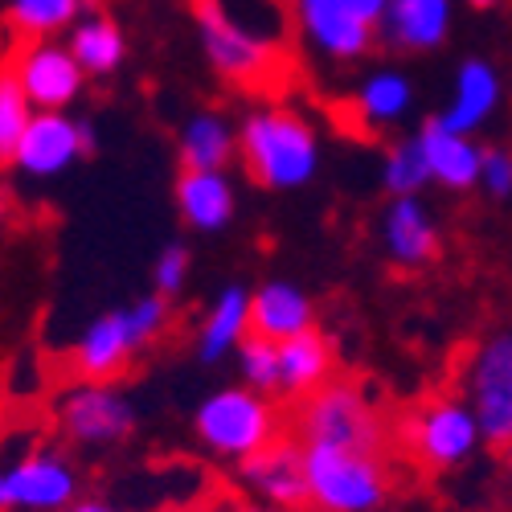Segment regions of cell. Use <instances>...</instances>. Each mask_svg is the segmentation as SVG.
<instances>
[{
    "label": "cell",
    "mask_w": 512,
    "mask_h": 512,
    "mask_svg": "<svg viewBox=\"0 0 512 512\" xmlns=\"http://www.w3.org/2000/svg\"><path fill=\"white\" fill-rule=\"evenodd\" d=\"M189 267H193L189 246L185 242H168L156 254V263H152V287H156V295H164V300H177V295L185 291V283H189Z\"/></svg>",
    "instance_id": "30"
},
{
    "label": "cell",
    "mask_w": 512,
    "mask_h": 512,
    "mask_svg": "<svg viewBox=\"0 0 512 512\" xmlns=\"http://www.w3.org/2000/svg\"><path fill=\"white\" fill-rule=\"evenodd\" d=\"M418 140L426 152V164H431V185H443L451 193H467L472 185H480V164H484V148L463 136L443 127L435 115L418 127Z\"/></svg>",
    "instance_id": "21"
},
{
    "label": "cell",
    "mask_w": 512,
    "mask_h": 512,
    "mask_svg": "<svg viewBox=\"0 0 512 512\" xmlns=\"http://www.w3.org/2000/svg\"><path fill=\"white\" fill-rule=\"evenodd\" d=\"M455 390L480 418L484 443L504 451L512 443V324L476 336L459 353Z\"/></svg>",
    "instance_id": "8"
},
{
    "label": "cell",
    "mask_w": 512,
    "mask_h": 512,
    "mask_svg": "<svg viewBox=\"0 0 512 512\" xmlns=\"http://www.w3.org/2000/svg\"><path fill=\"white\" fill-rule=\"evenodd\" d=\"M455 21V0H390L377 21V46L390 54L439 50Z\"/></svg>",
    "instance_id": "16"
},
{
    "label": "cell",
    "mask_w": 512,
    "mask_h": 512,
    "mask_svg": "<svg viewBox=\"0 0 512 512\" xmlns=\"http://www.w3.org/2000/svg\"><path fill=\"white\" fill-rule=\"evenodd\" d=\"M308 512H381L398 492L394 451L304 447Z\"/></svg>",
    "instance_id": "6"
},
{
    "label": "cell",
    "mask_w": 512,
    "mask_h": 512,
    "mask_svg": "<svg viewBox=\"0 0 512 512\" xmlns=\"http://www.w3.org/2000/svg\"><path fill=\"white\" fill-rule=\"evenodd\" d=\"M173 197H177V213L201 234L226 230L238 209L234 181L226 177V168H181Z\"/></svg>",
    "instance_id": "19"
},
{
    "label": "cell",
    "mask_w": 512,
    "mask_h": 512,
    "mask_svg": "<svg viewBox=\"0 0 512 512\" xmlns=\"http://www.w3.org/2000/svg\"><path fill=\"white\" fill-rule=\"evenodd\" d=\"M95 0H5V25L13 41H50L70 33Z\"/></svg>",
    "instance_id": "25"
},
{
    "label": "cell",
    "mask_w": 512,
    "mask_h": 512,
    "mask_svg": "<svg viewBox=\"0 0 512 512\" xmlns=\"http://www.w3.org/2000/svg\"><path fill=\"white\" fill-rule=\"evenodd\" d=\"M381 250L402 271H422L443 254V234L422 197H394L381 213Z\"/></svg>",
    "instance_id": "15"
},
{
    "label": "cell",
    "mask_w": 512,
    "mask_h": 512,
    "mask_svg": "<svg viewBox=\"0 0 512 512\" xmlns=\"http://www.w3.org/2000/svg\"><path fill=\"white\" fill-rule=\"evenodd\" d=\"M156 512H201V508H181V504H168V508H156Z\"/></svg>",
    "instance_id": "38"
},
{
    "label": "cell",
    "mask_w": 512,
    "mask_h": 512,
    "mask_svg": "<svg viewBox=\"0 0 512 512\" xmlns=\"http://www.w3.org/2000/svg\"><path fill=\"white\" fill-rule=\"evenodd\" d=\"M201 512H275V508H267V504H259V500L242 496L238 488H230V492H218V496H213Z\"/></svg>",
    "instance_id": "32"
},
{
    "label": "cell",
    "mask_w": 512,
    "mask_h": 512,
    "mask_svg": "<svg viewBox=\"0 0 512 512\" xmlns=\"http://www.w3.org/2000/svg\"><path fill=\"white\" fill-rule=\"evenodd\" d=\"M287 9L320 62L353 66L377 46V25H369L349 0H287Z\"/></svg>",
    "instance_id": "12"
},
{
    "label": "cell",
    "mask_w": 512,
    "mask_h": 512,
    "mask_svg": "<svg viewBox=\"0 0 512 512\" xmlns=\"http://www.w3.org/2000/svg\"><path fill=\"white\" fill-rule=\"evenodd\" d=\"M250 336V291L230 283L218 300L209 304L201 328H197V361L201 365H222L242 349Z\"/></svg>",
    "instance_id": "23"
},
{
    "label": "cell",
    "mask_w": 512,
    "mask_h": 512,
    "mask_svg": "<svg viewBox=\"0 0 512 512\" xmlns=\"http://www.w3.org/2000/svg\"><path fill=\"white\" fill-rule=\"evenodd\" d=\"M234 488L275 512H308V463L295 435L275 439L259 455L234 463Z\"/></svg>",
    "instance_id": "13"
},
{
    "label": "cell",
    "mask_w": 512,
    "mask_h": 512,
    "mask_svg": "<svg viewBox=\"0 0 512 512\" xmlns=\"http://www.w3.org/2000/svg\"><path fill=\"white\" fill-rule=\"evenodd\" d=\"M168 324H173V300H164V295H144V300L127 304V308H111V312L95 316L70 349L74 377L119 381L136 365V357L148 353L168 332Z\"/></svg>",
    "instance_id": "5"
},
{
    "label": "cell",
    "mask_w": 512,
    "mask_h": 512,
    "mask_svg": "<svg viewBox=\"0 0 512 512\" xmlns=\"http://www.w3.org/2000/svg\"><path fill=\"white\" fill-rule=\"evenodd\" d=\"M500 95H504V82H500L496 66H492L488 58H467V62L455 70L451 99H447V107H443L435 119H439L443 127H451V132L472 136V132H480V127L496 115Z\"/></svg>",
    "instance_id": "18"
},
{
    "label": "cell",
    "mask_w": 512,
    "mask_h": 512,
    "mask_svg": "<svg viewBox=\"0 0 512 512\" xmlns=\"http://www.w3.org/2000/svg\"><path fill=\"white\" fill-rule=\"evenodd\" d=\"M480 189L492 201H508L512 197V148H484Z\"/></svg>",
    "instance_id": "31"
},
{
    "label": "cell",
    "mask_w": 512,
    "mask_h": 512,
    "mask_svg": "<svg viewBox=\"0 0 512 512\" xmlns=\"http://www.w3.org/2000/svg\"><path fill=\"white\" fill-rule=\"evenodd\" d=\"M193 21L209 70L230 91L275 99L291 82V58L279 25L259 13V5H234V0H193Z\"/></svg>",
    "instance_id": "1"
},
{
    "label": "cell",
    "mask_w": 512,
    "mask_h": 512,
    "mask_svg": "<svg viewBox=\"0 0 512 512\" xmlns=\"http://www.w3.org/2000/svg\"><path fill=\"white\" fill-rule=\"evenodd\" d=\"M66 512H119L111 500H95V496H82V500H74Z\"/></svg>",
    "instance_id": "34"
},
{
    "label": "cell",
    "mask_w": 512,
    "mask_h": 512,
    "mask_svg": "<svg viewBox=\"0 0 512 512\" xmlns=\"http://www.w3.org/2000/svg\"><path fill=\"white\" fill-rule=\"evenodd\" d=\"M332 377H336V349L320 328L279 345V402L287 406L300 402L320 386H328Z\"/></svg>",
    "instance_id": "22"
},
{
    "label": "cell",
    "mask_w": 512,
    "mask_h": 512,
    "mask_svg": "<svg viewBox=\"0 0 512 512\" xmlns=\"http://www.w3.org/2000/svg\"><path fill=\"white\" fill-rule=\"evenodd\" d=\"M381 185H386L390 197H418L426 185H431V164H426V152H422L418 136H402L386 148V160H381Z\"/></svg>",
    "instance_id": "27"
},
{
    "label": "cell",
    "mask_w": 512,
    "mask_h": 512,
    "mask_svg": "<svg viewBox=\"0 0 512 512\" xmlns=\"http://www.w3.org/2000/svg\"><path fill=\"white\" fill-rule=\"evenodd\" d=\"M181 164L185 168H226L238 156V127L222 111H193L181 123Z\"/></svg>",
    "instance_id": "24"
},
{
    "label": "cell",
    "mask_w": 512,
    "mask_h": 512,
    "mask_svg": "<svg viewBox=\"0 0 512 512\" xmlns=\"http://www.w3.org/2000/svg\"><path fill=\"white\" fill-rule=\"evenodd\" d=\"M238 156L254 185L291 193L320 173V136L300 111L283 103H259L238 123Z\"/></svg>",
    "instance_id": "4"
},
{
    "label": "cell",
    "mask_w": 512,
    "mask_h": 512,
    "mask_svg": "<svg viewBox=\"0 0 512 512\" xmlns=\"http://www.w3.org/2000/svg\"><path fill=\"white\" fill-rule=\"evenodd\" d=\"M414 107V82L410 74L394 70V66H381V70H369L361 78V87L353 91V99L345 103V115H349V127L353 136H381L398 127Z\"/></svg>",
    "instance_id": "17"
},
{
    "label": "cell",
    "mask_w": 512,
    "mask_h": 512,
    "mask_svg": "<svg viewBox=\"0 0 512 512\" xmlns=\"http://www.w3.org/2000/svg\"><path fill=\"white\" fill-rule=\"evenodd\" d=\"M5 66L21 82L33 111H66L82 95V87H87V70L78 66L70 46H58L54 37L50 41H13V54L5 58Z\"/></svg>",
    "instance_id": "14"
},
{
    "label": "cell",
    "mask_w": 512,
    "mask_h": 512,
    "mask_svg": "<svg viewBox=\"0 0 512 512\" xmlns=\"http://www.w3.org/2000/svg\"><path fill=\"white\" fill-rule=\"evenodd\" d=\"M500 455H504V484H508V500H512V443Z\"/></svg>",
    "instance_id": "35"
},
{
    "label": "cell",
    "mask_w": 512,
    "mask_h": 512,
    "mask_svg": "<svg viewBox=\"0 0 512 512\" xmlns=\"http://www.w3.org/2000/svg\"><path fill=\"white\" fill-rule=\"evenodd\" d=\"M9 218V197H5V189H0V222Z\"/></svg>",
    "instance_id": "37"
},
{
    "label": "cell",
    "mask_w": 512,
    "mask_h": 512,
    "mask_svg": "<svg viewBox=\"0 0 512 512\" xmlns=\"http://www.w3.org/2000/svg\"><path fill=\"white\" fill-rule=\"evenodd\" d=\"M234 357H238L242 386L259 390V394H267V398H279V345H275V340L250 332Z\"/></svg>",
    "instance_id": "29"
},
{
    "label": "cell",
    "mask_w": 512,
    "mask_h": 512,
    "mask_svg": "<svg viewBox=\"0 0 512 512\" xmlns=\"http://www.w3.org/2000/svg\"><path fill=\"white\" fill-rule=\"evenodd\" d=\"M287 426L304 447L394 451V414L353 377H332L316 394L291 402Z\"/></svg>",
    "instance_id": "3"
},
{
    "label": "cell",
    "mask_w": 512,
    "mask_h": 512,
    "mask_svg": "<svg viewBox=\"0 0 512 512\" xmlns=\"http://www.w3.org/2000/svg\"><path fill=\"white\" fill-rule=\"evenodd\" d=\"M467 5H472V9H480V13H484V9H496L500 0H467Z\"/></svg>",
    "instance_id": "36"
},
{
    "label": "cell",
    "mask_w": 512,
    "mask_h": 512,
    "mask_svg": "<svg viewBox=\"0 0 512 512\" xmlns=\"http://www.w3.org/2000/svg\"><path fill=\"white\" fill-rule=\"evenodd\" d=\"M33 119V103L25 99L21 82L9 66H0V164H13V152Z\"/></svg>",
    "instance_id": "28"
},
{
    "label": "cell",
    "mask_w": 512,
    "mask_h": 512,
    "mask_svg": "<svg viewBox=\"0 0 512 512\" xmlns=\"http://www.w3.org/2000/svg\"><path fill=\"white\" fill-rule=\"evenodd\" d=\"M349 5H353L369 25H377V21H381V13L390 9V0H349Z\"/></svg>",
    "instance_id": "33"
},
{
    "label": "cell",
    "mask_w": 512,
    "mask_h": 512,
    "mask_svg": "<svg viewBox=\"0 0 512 512\" xmlns=\"http://www.w3.org/2000/svg\"><path fill=\"white\" fill-rule=\"evenodd\" d=\"M54 431L66 447L107 451L132 439L136 406L119 390V381H74L54 402Z\"/></svg>",
    "instance_id": "10"
},
{
    "label": "cell",
    "mask_w": 512,
    "mask_h": 512,
    "mask_svg": "<svg viewBox=\"0 0 512 512\" xmlns=\"http://www.w3.org/2000/svg\"><path fill=\"white\" fill-rule=\"evenodd\" d=\"M66 46L78 58V66L87 70V78H111L127 58V37H123L119 21L107 17V13H87L82 17L70 29Z\"/></svg>",
    "instance_id": "26"
},
{
    "label": "cell",
    "mask_w": 512,
    "mask_h": 512,
    "mask_svg": "<svg viewBox=\"0 0 512 512\" xmlns=\"http://www.w3.org/2000/svg\"><path fill=\"white\" fill-rule=\"evenodd\" d=\"M193 435L213 459L234 467L250 455H259L263 447H271L275 439L291 435L287 402L267 398L250 386L213 390L193 414Z\"/></svg>",
    "instance_id": "7"
},
{
    "label": "cell",
    "mask_w": 512,
    "mask_h": 512,
    "mask_svg": "<svg viewBox=\"0 0 512 512\" xmlns=\"http://www.w3.org/2000/svg\"><path fill=\"white\" fill-rule=\"evenodd\" d=\"M95 148H99L95 123L70 119L66 111H33L25 136L13 152V168L29 181H54Z\"/></svg>",
    "instance_id": "11"
},
{
    "label": "cell",
    "mask_w": 512,
    "mask_h": 512,
    "mask_svg": "<svg viewBox=\"0 0 512 512\" xmlns=\"http://www.w3.org/2000/svg\"><path fill=\"white\" fill-rule=\"evenodd\" d=\"M316 328V304L300 283L267 279L259 291H250V332L267 336L275 345Z\"/></svg>",
    "instance_id": "20"
},
{
    "label": "cell",
    "mask_w": 512,
    "mask_h": 512,
    "mask_svg": "<svg viewBox=\"0 0 512 512\" xmlns=\"http://www.w3.org/2000/svg\"><path fill=\"white\" fill-rule=\"evenodd\" d=\"M480 447H488L480 418L455 386L422 394L418 402L394 410V455L426 480L459 472L480 455Z\"/></svg>",
    "instance_id": "2"
},
{
    "label": "cell",
    "mask_w": 512,
    "mask_h": 512,
    "mask_svg": "<svg viewBox=\"0 0 512 512\" xmlns=\"http://www.w3.org/2000/svg\"><path fill=\"white\" fill-rule=\"evenodd\" d=\"M0 455V512H66L82 500L74 459L50 439H9Z\"/></svg>",
    "instance_id": "9"
}]
</instances>
